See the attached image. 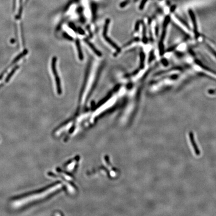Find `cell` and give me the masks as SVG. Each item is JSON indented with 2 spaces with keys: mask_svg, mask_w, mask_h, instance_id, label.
Returning a JSON list of instances; mask_svg holds the SVG:
<instances>
[{
  "mask_svg": "<svg viewBox=\"0 0 216 216\" xmlns=\"http://www.w3.org/2000/svg\"><path fill=\"white\" fill-rule=\"evenodd\" d=\"M59 186V185H57L51 186L35 193L28 194L27 195L22 197L14 201L13 206L15 208H19L22 207L31 202H34L39 200L46 198L47 196L49 195L50 194L52 193L53 191L57 189L58 187Z\"/></svg>",
  "mask_w": 216,
  "mask_h": 216,
  "instance_id": "6da1fadb",
  "label": "cell"
},
{
  "mask_svg": "<svg viewBox=\"0 0 216 216\" xmlns=\"http://www.w3.org/2000/svg\"><path fill=\"white\" fill-rule=\"evenodd\" d=\"M56 62H57V58L56 57H54L52 62V69L55 77V81H56L57 92L58 94L60 95L62 94L61 84V81H60L57 68H56Z\"/></svg>",
  "mask_w": 216,
  "mask_h": 216,
  "instance_id": "7a4b0ae2",
  "label": "cell"
},
{
  "mask_svg": "<svg viewBox=\"0 0 216 216\" xmlns=\"http://www.w3.org/2000/svg\"><path fill=\"white\" fill-rule=\"evenodd\" d=\"M189 136L190 142L191 143L192 146H193V149H194L195 153L196 156H199L201 155V151L200 150L199 147H198L196 142L195 138H194V133H193V132L190 131L189 133Z\"/></svg>",
  "mask_w": 216,
  "mask_h": 216,
  "instance_id": "3957f363",
  "label": "cell"
},
{
  "mask_svg": "<svg viewBox=\"0 0 216 216\" xmlns=\"http://www.w3.org/2000/svg\"><path fill=\"white\" fill-rule=\"evenodd\" d=\"M107 33H103V37H104V38H105V40L110 45H111V46L113 47L118 52L120 51V49L119 48L118 46L114 42H113L112 40H111L107 36Z\"/></svg>",
  "mask_w": 216,
  "mask_h": 216,
  "instance_id": "277c9868",
  "label": "cell"
},
{
  "mask_svg": "<svg viewBox=\"0 0 216 216\" xmlns=\"http://www.w3.org/2000/svg\"><path fill=\"white\" fill-rule=\"evenodd\" d=\"M85 41L86 42V43L91 48V49L93 51L98 57H101L102 55L100 51H98V50L97 49L95 48V46H94L91 43H90V42L87 39H85Z\"/></svg>",
  "mask_w": 216,
  "mask_h": 216,
  "instance_id": "5b68a950",
  "label": "cell"
},
{
  "mask_svg": "<svg viewBox=\"0 0 216 216\" xmlns=\"http://www.w3.org/2000/svg\"><path fill=\"white\" fill-rule=\"evenodd\" d=\"M76 44L77 50H78V52L79 58L80 60L82 61V60H83V53H82L81 45H80V43L79 40L78 39H77L76 41Z\"/></svg>",
  "mask_w": 216,
  "mask_h": 216,
  "instance_id": "8992f818",
  "label": "cell"
},
{
  "mask_svg": "<svg viewBox=\"0 0 216 216\" xmlns=\"http://www.w3.org/2000/svg\"><path fill=\"white\" fill-rule=\"evenodd\" d=\"M145 58V55L143 52L140 53V67L141 69H143L144 67Z\"/></svg>",
  "mask_w": 216,
  "mask_h": 216,
  "instance_id": "52a82bcc",
  "label": "cell"
},
{
  "mask_svg": "<svg viewBox=\"0 0 216 216\" xmlns=\"http://www.w3.org/2000/svg\"><path fill=\"white\" fill-rule=\"evenodd\" d=\"M159 48H160V53L161 55H163L164 51V46L163 42H161L160 43Z\"/></svg>",
  "mask_w": 216,
  "mask_h": 216,
  "instance_id": "ba28073f",
  "label": "cell"
},
{
  "mask_svg": "<svg viewBox=\"0 0 216 216\" xmlns=\"http://www.w3.org/2000/svg\"><path fill=\"white\" fill-rule=\"evenodd\" d=\"M207 47L209 49L210 51H211V52L213 54V55H214V56H215L216 57V51H215V50H214L211 47V46H210L209 45H207Z\"/></svg>",
  "mask_w": 216,
  "mask_h": 216,
  "instance_id": "9c48e42d",
  "label": "cell"
},
{
  "mask_svg": "<svg viewBox=\"0 0 216 216\" xmlns=\"http://www.w3.org/2000/svg\"><path fill=\"white\" fill-rule=\"evenodd\" d=\"M146 0H143L141 3V5L140 6L139 9L140 10H142L143 9L144 6L145 4L146 3Z\"/></svg>",
  "mask_w": 216,
  "mask_h": 216,
  "instance_id": "30bf717a",
  "label": "cell"
},
{
  "mask_svg": "<svg viewBox=\"0 0 216 216\" xmlns=\"http://www.w3.org/2000/svg\"><path fill=\"white\" fill-rule=\"evenodd\" d=\"M78 31L79 33L80 34H81V35H84L85 34V32L81 28H79Z\"/></svg>",
  "mask_w": 216,
  "mask_h": 216,
  "instance_id": "8fae6325",
  "label": "cell"
},
{
  "mask_svg": "<svg viewBox=\"0 0 216 216\" xmlns=\"http://www.w3.org/2000/svg\"><path fill=\"white\" fill-rule=\"evenodd\" d=\"M70 27L71 28V29H73L74 31H76V30H77V29H76V27L75 26V25L73 24H71L70 25Z\"/></svg>",
  "mask_w": 216,
  "mask_h": 216,
  "instance_id": "7c38bea8",
  "label": "cell"
},
{
  "mask_svg": "<svg viewBox=\"0 0 216 216\" xmlns=\"http://www.w3.org/2000/svg\"><path fill=\"white\" fill-rule=\"evenodd\" d=\"M162 62H163V64H164V65L167 66V65H168V62H167V60H166V59H163V60H162Z\"/></svg>",
  "mask_w": 216,
  "mask_h": 216,
  "instance_id": "4fadbf2b",
  "label": "cell"
},
{
  "mask_svg": "<svg viewBox=\"0 0 216 216\" xmlns=\"http://www.w3.org/2000/svg\"><path fill=\"white\" fill-rule=\"evenodd\" d=\"M139 24L137 23V24L136 25L135 30H138L139 29Z\"/></svg>",
  "mask_w": 216,
  "mask_h": 216,
  "instance_id": "5bb4252c",
  "label": "cell"
}]
</instances>
